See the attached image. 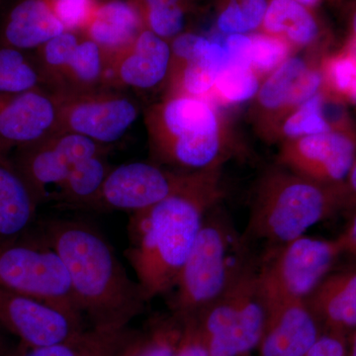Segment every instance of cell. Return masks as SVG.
I'll return each instance as SVG.
<instances>
[{
	"instance_id": "obj_1",
	"label": "cell",
	"mask_w": 356,
	"mask_h": 356,
	"mask_svg": "<svg viewBox=\"0 0 356 356\" xmlns=\"http://www.w3.org/2000/svg\"><path fill=\"white\" fill-rule=\"evenodd\" d=\"M220 168L204 170L191 186L131 213L126 259L147 301L170 294L208 211L222 197Z\"/></svg>"
},
{
	"instance_id": "obj_2",
	"label": "cell",
	"mask_w": 356,
	"mask_h": 356,
	"mask_svg": "<svg viewBox=\"0 0 356 356\" xmlns=\"http://www.w3.org/2000/svg\"><path fill=\"white\" fill-rule=\"evenodd\" d=\"M39 231L64 261L79 310L95 329L120 331L142 313L149 303L142 288L99 229L83 220L51 218Z\"/></svg>"
},
{
	"instance_id": "obj_3",
	"label": "cell",
	"mask_w": 356,
	"mask_h": 356,
	"mask_svg": "<svg viewBox=\"0 0 356 356\" xmlns=\"http://www.w3.org/2000/svg\"><path fill=\"white\" fill-rule=\"evenodd\" d=\"M341 210L343 186L316 184L285 168L270 170L257 184L243 238L248 245L280 247Z\"/></svg>"
},
{
	"instance_id": "obj_4",
	"label": "cell",
	"mask_w": 356,
	"mask_h": 356,
	"mask_svg": "<svg viewBox=\"0 0 356 356\" xmlns=\"http://www.w3.org/2000/svg\"><path fill=\"white\" fill-rule=\"evenodd\" d=\"M154 156L189 172L221 168L229 156V140L221 117L208 98L170 95L147 110Z\"/></svg>"
},
{
	"instance_id": "obj_5",
	"label": "cell",
	"mask_w": 356,
	"mask_h": 356,
	"mask_svg": "<svg viewBox=\"0 0 356 356\" xmlns=\"http://www.w3.org/2000/svg\"><path fill=\"white\" fill-rule=\"evenodd\" d=\"M215 207L204 217L193 248L170 292L172 310L185 321L214 302L252 261L248 257L250 245L243 235L238 234L229 217Z\"/></svg>"
},
{
	"instance_id": "obj_6",
	"label": "cell",
	"mask_w": 356,
	"mask_h": 356,
	"mask_svg": "<svg viewBox=\"0 0 356 356\" xmlns=\"http://www.w3.org/2000/svg\"><path fill=\"white\" fill-rule=\"evenodd\" d=\"M266 316L261 264L252 261L214 302L187 321L211 356H243L261 343Z\"/></svg>"
},
{
	"instance_id": "obj_7",
	"label": "cell",
	"mask_w": 356,
	"mask_h": 356,
	"mask_svg": "<svg viewBox=\"0 0 356 356\" xmlns=\"http://www.w3.org/2000/svg\"><path fill=\"white\" fill-rule=\"evenodd\" d=\"M26 233L0 245V285L81 318L62 257L40 231L34 236Z\"/></svg>"
},
{
	"instance_id": "obj_8",
	"label": "cell",
	"mask_w": 356,
	"mask_h": 356,
	"mask_svg": "<svg viewBox=\"0 0 356 356\" xmlns=\"http://www.w3.org/2000/svg\"><path fill=\"white\" fill-rule=\"evenodd\" d=\"M102 154L105 147L88 138L56 132L15 149L8 159L40 205L51 202L79 161Z\"/></svg>"
},
{
	"instance_id": "obj_9",
	"label": "cell",
	"mask_w": 356,
	"mask_h": 356,
	"mask_svg": "<svg viewBox=\"0 0 356 356\" xmlns=\"http://www.w3.org/2000/svg\"><path fill=\"white\" fill-rule=\"evenodd\" d=\"M53 95L58 100V132L77 134L104 147L120 140L139 115L133 99L107 88Z\"/></svg>"
},
{
	"instance_id": "obj_10",
	"label": "cell",
	"mask_w": 356,
	"mask_h": 356,
	"mask_svg": "<svg viewBox=\"0 0 356 356\" xmlns=\"http://www.w3.org/2000/svg\"><path fill=\"white\" fill-rule=\"evenodd\" d=\"M203 172H172L147 163L117 166L109 172L89 211H126L131 214L147 209L184 191Z\"/></svg>"
},
{
	"instance_id": "obj_11",
	"label": "cell",
	"mask_w": 356,
	"mask_h": 356,
	"mask_svg": "<svg viewBox=\"0 0 356 356\" xmlns=\"http://www.w3.org/2000/svg\"><path fill=\"white\" fill-rule=\"evenodd\" d=\"M355 159V133L341 123L325 132L286 140L280 156L283 168L330 187L343 186Z\"/></svg>"
},
{
	"instance_id": "obj_12",
	"label": "cell",
	"mask_w": 356,
	"mask_h": 356,
	"mask_svg": "<svg viewBox=\"0 0 356 356\" xmlns=\"http://www.w3.org/2000/svg\"><path fill=\"white\" fill-rule=\"evenodd\" d=\"M343 254L337 238L324 240L304 235L269 248L261 262V269L288 294L306 300L334 270Z\"/></svg>"
},
{
	"instance_id": "obj_13",
	"label": "cell",
	"mask_w": 356,
	"mask_h": 356,
	"mask_svg": "<svg viewBox=\"0 0 356 356\" xmlns=\"http://www.w3.org/2000/svg\"><path fill=\"white\" fill-rule=\"evenodd\" d=\"M266 316L259 346L261 356H305L321 329L305 300L288 294L262 271Z\"/></svg>"
},
{
	"instance_id": "obj_14",
	"label": "cell",
	"mask_w": 356,
	"mask_h": 356,
	"mask_svg": "<svg viewBox=\"0 0 356 356\" xmlns=\"http://www.w3.org/2000/svg\"><path fill=\"white\" fill-rule=\"evenodd\" d=\"M67 312L0 285V323L31 348L65 343L79 334Z\"/></svg>"
},
{
	"instance_id": "obj_15",
	"label": "cell",
	"mask_w": 356,
	"mask_h": 356,
	"mask_svg": "<svg viewBox=\"0 0 356 356\" xmlns=\"http://www.w3.org/2000/svg\"><path fill=\"white\" fill-rule=\"evenodd\" d=\"M55 95L44 88L0 95V158L58 132Z\"/></svg>"
},
{
	"instance_id": "obj_16",
	"label": "cell",
	"mask_w": 356,
	"mask_h": 356,
	"mask_svg": "<svg viewBox=\"0 0 356 356\" xmlns=\"http://www.w3.org/2000/svg\"><path fill=\"white\" fill-rule=\"evenodd\" d=\"M170 63V44L145 28L128 48L107 60L104 86L153 88L168 76Z\"/></svg>"
},
{
	"instance_id": "obj_17",
	"label": "cell",
	"mask_w": 356,
	"mask_h": 356,
	"mask_svg": "<svg viewBox=\"0 0 356 356\" xmlns=\"http://www.w3.org/2000/svg\"><path fill=\"white\" fill-rule=\"evenodd\" d=\"M324 86L322 70L309 65L299 57L284 60L259 86L257 102L267 117L282 120Z\"/></svg>"
},
{
	"instance_id": "obj_18",
	"label": "cell",
	"mask_w": 356,
	"mask_h": 356,
	"mask_svg": "<svg viewBox=\"0 0 356 356\" xmlns=\"http://www.w3.org/2000/svg\"><path fill=\"white\" fill-rule=\"evenodd\" d=\"M305 301L325 334L348 339L356 330V264L334 269Z\"/></svg>"
},
{
	"instance_id": "obj_19",
	"label": "cell",
	"mask_w": 356,
	"mask_h": 356,
	"mask_svg": "<svg viewBox=\"0 0 356 356\" xmlns=\"http://www.w3.org/2000/svg\"><path fill=\"white\" fill-rule=\"evenodd\" d=\"M227 62L228 53L221 43L197 35L188 57L170 65L172 95L207 98Z\"/></svg>"
},
{
	"instance_id": "obj_20",
	"label": "cell",
	"mask_w": 356,
	"mask_h": 356,
	"mask_svg": "<svg viewBox=\"0 0 356 356\" xmlns=\"http://www.w3.org/2000/svg\"><path fill=\"white\" fill-rule=\"evenodd\" d=\"M65 32L49 0H21L7 15L0 44L18 50H37Z\"/></svg>"
},
{
	"instance_id": "obj_21",
	"label": "cell",
	"mask_w": 356,
	"mask_h": 356,
	"mask_svg": "<svg viewBox=\"0 0 356 356\" xmlns=\"http://www.w3.org/2000/svg\"><path fill=\"white\" fill-rule=\"evenodd\" d=\"M142 16L136 7L123 0L98 4L86 26V38L92 40L109 58L128 48L143 29Z\"/></svg>"
},
{
	"instance_id": "obj_22",
	"label": "cell",
	"mask_w": 356,
	"mask_h": 356,
	"mask_svg": "<svg viewBox=\"0 0 356 356\" xmlns=\"http://www.w3.org/2000/svg\"><path fill=\"white\" fill-rule=\"evenodd\" d=\"M38 206L9 159L0 158V245L30 229Z\"/></svg>"
},
{
	"instance_id": "obj_23",
	"label": "cell",
	"mask_w": 356,
	"mask_h": 356,
	"mask_svg": "<svg viewBox=\"0 0 356 356\" xmlns=\"http://www.w3.org/2000/svg\"><path fill=\"white\" fill-rule=\"evenodd\" d=\"M261 32L291 47H308L320 38L322 27L314 9L295 0H269Z\"/></svg>"
},
{
	"instance_id": "obj_24",
	"label": "cell",
	"mask_w": 356,
	"mask_h": 356,
	"mask_svg": "<svg viewBox=\"0 0 356 356\" xmlns=\"http://www.w3.org/2000/svg\"><path fill=\"white\" fill-rule=\"evenodd\" d=\"M113 166L105 154L84 159L70 172L51 202L63 209H90Z\"/></svg>"
},
{
	"instance_id": "obj_25",
	"label": "cell",
	"mask_w": 356,
	"mask_h": 356,
	"mask_svg": "<svg viewBox=\"0 0 356 356\" xmlns=\"http://www.w3.org/2000/svg\"><path fill=\"white\" fill-rule=\"evenodd\" d=\"M106 57L92 40H81L51 93H76L104 86Z\"/></svg>"
},
{
	"instance_id": "obj_26",
	"label": "cell",
	"mask_w": 356,
	"mask_h": 356,
	"mask_svg": "<svg viewBox=\"0 0 356 356\" xmlns=\"http://www.w3.org/2000/svg\"><path fill=\"white\" fill-rule=\"evenodd\" d=\"M44 88L43 79L33 56L0 44V95Z\"/></svg>"
},
{
	"instance_id": "obj_27",
	"label": "cell",
	"mask_w": 356,
	"mask_h": 356,
	"mask_svg": "<svg viewBox=\"0 0 356 356\" xmlns=\"http://www.w3.org/2000/svg\"><path fill=\"white\" fill-rule=\"evenodd\" d=\"M120 341V331L95 329L92 334L79 332L65 343L32 348L23 356H115Z\"/></svg>"
},
{
	"instance_id": "obj_28",
	"label": "cell",
	"mask_w": 356,
	"mask_h": 356,
	"mask_svg": "<svg viewBox=\"0 0 356 356\" xmlns=\"http://www.w3.org/2000/svg\"><path fill=\"white\" fill-rule=\"evenodd\" d=\"M261 83L250 65L232 62L228 58L220 72L211 95L227 104H238L257 96Z\"/></svg>"
},
{
	"instance_id": "obj_29",
	"label": "cell",
	"mask_w": 356,
	"mask_h": 356,
	"mask_svg": "<svg viewBox=\"0 0 356 356\" xmlns=\"http://www.w3.org/2000/svg\"><path fill=\"white\" fill-rule=\"evenodd\" d=\"M81 39L74 32L65 31L37 49L33 56L38 65L44 88L53 90Z\"/></svg>"
},
{
	"instance_id": "obj_30",
	"label": "cell",
	"mask_w": 356,
	"mask_h": 356,
	"mask_svg": "<svg viewBox=\"0 0 356 356\" xmlns=\"http://www.w3.org/2000/svg\"><path fill=\"white\" fill-rule=\"evenodd\" d=\"M269 0H235L222 3L218 29L222 34H252L261 30Z\"/></svg>"
},
{
	"instance_id": "obj_31",
	"label": "cell",
	"mask_w": 356,
	"mask_h": 356,
	"mask_svg": "<svg viewBox=\"0 0 356 356\" xmlns=\"http://www.w3.org/2000/svg\"><path fill=\"white\" fill-rule=\"evenodd\" d=\"M323 104L324 95L321 91L283 118L281 120V136L285 142L325 132L334 127V125L325 119Z\"/></svg>"
},
{
	"instance_id": "obj_32",
	"label": "cell",
	"mask_w": 356,
	"mask_h": 356,
	"mask_svg": "<svg viewBox=\"0 0 356 356\" xmlns=\"http://www.w3.org/2000/svg\"><path fill=\"white\" fill-rule=\"evenodd\" d=\"M324 86L332 95L356 102V44L325 62L322 70Z\"/></svg>"
},
{
	"instance_id": "obj_33",
	"label": "cell",
	"mask_w": 356,
	"mask_h": 356,
	"mask_svg": "<svg viewBox=\"0 0 356 356\" xmlns=\"http://www.w3.org/2000/svg\"><path fill=\"white\" fill-rule=\"evenodd\" d=\"M250 36L252 67L259 77L270 74L289 58L292 47L284 40L264 32L252 33Z\"/></svg>"
},
{
	"instance_id": "obj_34",
	"label": "cell",
	"mask_w": 356,
	"mask_h": 356,
	"mask_svg": "<svg viewBox=\"0 0 356 356\" xmlns=\"http://www.w3.org/2000/svg\"><path fill=\"white\" fill-rule=\"evenodd\" d=\"M144 22L161 38L175 39L181 34L185 23L184 4L172 6L149 7L145 8Z\"/></svg>"
},
{
	"instance_id": "obj_35",
	"label": "cell",
	"mask_w": 356,
	"mask_h": 356,
	"mask_svg": "<svg viewBox=\"0 0 356 356\" xmlns=\"http://www.w3.org/2000/svg\"><path fill=\"white\" fill-rule=\"evenodd\" d=\"M65 31L86 30L98 4L96 0H49Z\"/></svg>"
},
{
	"instance_id": "obj_36",
	"label": "cell",
	"mask_w": 356,
	"mask_h": 356,
	"mask_svg": "<svg viewBox=\"0 0 356 356\" xmlns=\"http://www.w3.org/2000/svg\"><path fill=\"white\" fill-rule=\"evenodd\" d=\"M175 341H177V332L166 330L159 332L145 346L133 348L121 356H175L178 350Z\"/></svg>"
},
{
	"instance_id": "obj_37",
	"label": "cell",
	"mask_w": 356,
	"mask_h": 356,
	"mask_svg": "<svg viewBox=\"0 0 356 356\" xmlns=\"http://www.w3.org/2000/svg\"><path fill=\"white\" fill-rule=\"evenodd\" d=\"M346 339L337 334H321L305 356H348Z\"/></svg>"
},
{
	"instance_id": "obj_38",
	"label": "cell",
	"mask_w": 356,
	"mask_h": 356,
	"mask_svg": "<svg viewBox=\"0 0 356 356\" xmlns=\"http://www.w3.org/2000/svg\"><path fill=\"white\" fill-rule=\"evenodd\" d=\"M186 323L189 325V334L184 339L175 356H211L194 325L191 321H186Z\"/></svg>"
},
{
	"instance_id": "obj_39",
	"label": "cell",
	"mask_w": 356,
	"mask_h": 356,
	"mask_svg": "<svg viewBox=\"0 0 356 356\" xmlns=\"http://www.w3.org/2000/svg\"><path fill=\"white\" fill-rule=\"evenodd\" d=\"M337 238L341 243L343 254H350L356 259V209L350 213V221Z\"/></svg>"
},
{
	"instance_id": "obj_40",
	"label": "cell",
	"mask_w": 356,
	"mask_h": 356,
	"mask_svg": "<svg viewBox=\"0 0 356 356\" xmlns=\"http://www.w3.org/2000/svg\"><path fill=\"white\" fill-rule=\"evenodd\" d=\"M356 209V159L350 175L343 185V210L353 212Z\"/></svg>"
},
{
	"instance_id": "obj_41",
	"label": "cell",
	"mask_w": 356,
	"mask_h": 356,
	"mask_svg": "<svg viewBox=\"0 0 356 356\" xmlns=\"http://www.w3.org/2000/svg\"><path fill=\"white\" fill-rule=\"evenodd\" d=\"M145 8L149 7L172 6L184 4V0H143Z\"/></svg>"
},
{
	"instance_id": "obj_42",
	"label": "cell",
	"mask_w": 356,
	"mask_h": 356,
	"mask_svg": "<svg viewBox=\"0 0 356 356\" xmlns=\"http://www.w3.org/2000/svg\"><path fill=\"white\" fill-rule=\"evenodd\" d=\"M350 30H351V40L353 43L356 44V6L353 9V14L350 18Z\"/></svg>"
},
{
	"instance_id": "obj_43",
	"label": "cell",
	"mask_w": 356,
	"mask_h": 356,
	"mask_svg": "<svg viewBox=\"0 0 356 356\" xmlns=\"http://www.w3.org/2000/svg\"><path fill=\"white\" fill-rule=\"evenodd\" d=\"M348 339H350L348 356H356V330L348 337Z\"/></svg>"
},
{
	"instance_id": "obj_44",
	"label": "cell",
	"mask_w": 356,
	"mask_h": 356,
	"mask_svg": "<svg viewBox=\"0 0 356 356\" xmlns=\"http://www.w3.org/2000/svg\"><path fill=\"white\" fill-rule=\"evenodd\" d=\"M295 1L299 2L302 6L309 7V8L315 9V7H317L322 0H295Z\"/></svg>"
},
{
	"instance_id": "obj_45",
	"label": "cell",
	"mask_w": 356,
	"mask_h": 356,
	"mask_svg": "<svg viewBox=\"0 0 356 356\" xmlns=\"http://www.w3.org/2000/svg\"><path fill=\"white\" fill-rule=\"evenodd\" d=\"M229 1H235V0H225L224 3H225V2H229Z\"/></svg>"
}]
</instances>
